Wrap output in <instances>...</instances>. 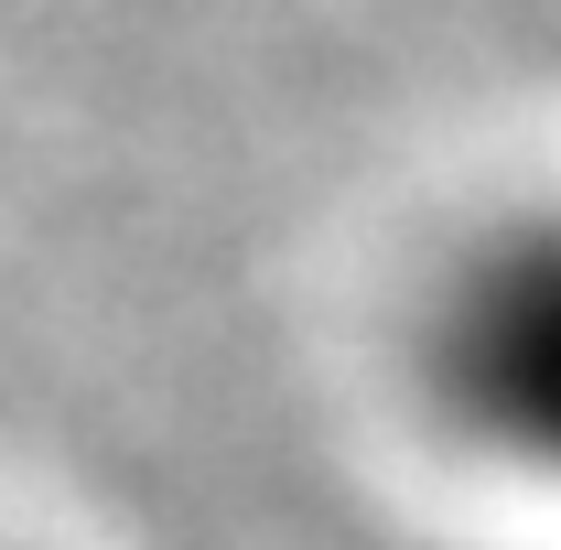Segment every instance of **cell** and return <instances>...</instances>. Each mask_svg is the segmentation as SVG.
Here are the masks:
<instances>
[{
    "instance_id": "cell-1",
    "label": "cell",
    "mask_w": 561,
    "mask_h": 550,
    "mask_svg": "<svg viewBox=\"0 0 561 550\" xmlns=\"http://www.w3.org/2000/svg\"><path fill=\"white\" fill-rule=\"evenodd\" d=\"M411 378L443 443L561 496V195L486 216L443 260L421 291Z\"/></svg>"
},
{
    "instance_id": "cell-2",
    "label": "cell",
    "mask_w": 561,
    "mask_h": 550,
    "mask_svg": "<svg viewBox=\"0 0 561 550\" xmlns=\"http://www.w3.org/2000/svg\"><path fill=\"white\" fill-rule=\"evenodd\" d=\"M0 550H11V540H0Z\"/></svg>"
}]
</instances>
